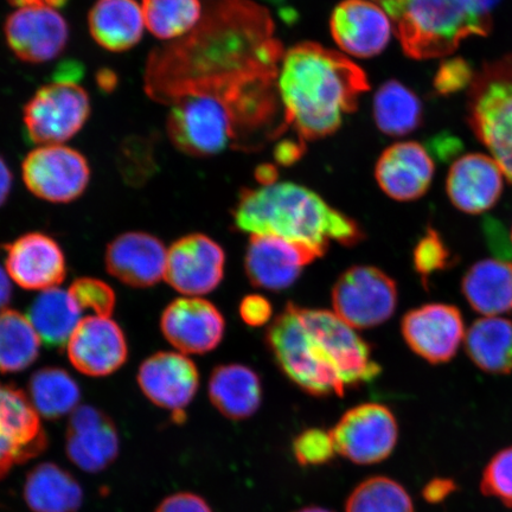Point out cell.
Wrapping results in <instances>:
<instances>
[{
	"instance_id": "cell-1",
	"label": "cell",
	"mask_w": 512,
	"mask_h": 512,
	"mask_svg": "<svg viewBox=\"0 0 512 512\" xmlns=\"http://www.w3.org/2000/svg\"><path fill=\"white\" fill-rule=\"evenodd\" d=\"M284 51L270 12L251 0H208L187 36L153 50L145 91L171 105L191 94H221L260 79H278Z\"/></svg>"
},
{
	"instance_id": "cell-2",
	"label": "cell",
	"mask_w": 512,
	"mask_h": 512,
	"mask_svg": "<svg viewBox=\"0 0 512 512\" xmlns=\"http://www.w3.org/2000/svg\"><path fill=\"white\" fill-rule=\"evenodd\" d=\"M266 342L287 379L319 398H341L381 373L370 345L335 312L288 304Z\"/></svg>"
},
{
	"instance_id": "cell-3",
	"label": "cell",
	"mask_w": 512,
	"mask_h": 512,
	"mask_svg": "<svg viewBox=\"0 0 512 512\" xmlns=\"http://www.w3.org/2000/svg\"><path fill=\"white\" fill-rule=\"evenodd\" d=\"M367 91V75L356 63L317 43L298 44L284 54L278 75L284 133L292 128L303 144L330 136Z\"/></svg>"
},
{
	"instance_id": "cell-4",
	"label": "cell",
	"mask_w": 512,
	"mask_h": 512,
	"mask_svg": "<svg viewBox=\"0 0 512 512\" xmlns=\"http://www.w3.org/2000/svg\"><path fill=\"white\" fill-rule=\"evenodd\" d=\"M233 219L240 232L303 242L323 252L331 241L351 247L364 238L356 221L316 192L291 182L242 190Z\"/></svg>"
},
{
	"instance_id": "cell-5",
	"label": "cell",
	"mask_w": 512,
	"mask_h": 512,
	"mask_svg": "<svg viewBox=\"0 0 512 512\" xmlns=\"http://www.w3.org/2000/svg\"><path fill=\"white\" fill-rule=\"evenodd\" d=\"M403 51L414 60L451 55L472 36H488L492 15L478 0H408L393 22Z\"/></svg>"
},
{
	"instance_id": "cell-6",
	"label": "cell",
	"mask_w": 512,
	"mask_h": 512,
	"mask_svg": "<svg viewBox=\"0 0 512 512\" xmlns=\"http://www.w3.org/2000/svg\"><path fill=\"white\" fill-rule=\"evenodd\" d=\"M466 120L512 185V54L486 61L467 93Z\"/></svg>"
},
{
	"instance_id": "cell-7",
	"label": "cell",
	"mask_w": 512,
	"mask_h": 512,
	"mask_svg": "<svg viewBox=\"0 0 512 512\" xmlns=\"http://www.w3.org/2000/svg\"><path fill=\"white\" fill-rule=\"evenodd\" d=\"M55 70L54 81L37 89L23 110L30 142L62 145L74 138L91 117V98L79 81Z\"/></svg>"
},
{
	"instance_id": "cell-8",
	"label": "cell",
	"mask_w": 512,
	"mask_h": 512,
	"mask_svg": "<svg viewBox=\"0 0 512 512\" xmlns=\"http://www.w3.org/2000/svg\"><path fill=\"white\" fill-rule=\"evenodd\" d=\"M398 305L395 281L379 268L354 266L332 288L336 315L352 329H370L392 318Z\"/></svg>"
},
{
	"instance_id": "cell-9",
	"label": "cell",
	"mask_w": 512,
	"mask_h": 512,
	"mask_svg": "<svg viewBox=\"0 0 512 512\" xmlns=\"http://www.w3.org/2000/svg\"><path fill=\"white\" fill-rule=\"evenodd\" d=\"M337 454L356 465H374L395 450L399 425L395 415L380 403H364L344 413L330 431Z\"/></svg>"
},
{
	"instance_id": "cell-10",
	"label": "cell",
	"mask_w": 512,
	"mask_h": 512,
	"mask_svg": "<svg viewBox=\"0 0 512 512\" xmlns=\"http://www.w3.org/2000/svg\"><path fill=\"white\" fill-rule=\"evenodd\" d=\"M22 175L27 188L41 200L69 203L86 191L91 181V166L72 147L44 145L25 157Z\"/></svg>"
},
{
	"instance_id": "cell-11",
	"label": "cell",
	"mask_w": 512,
	"mask_h": 512,
	"mask_svg": "<svg viewBox=\"0 0 512 512\" xmlns=\"http://www.w3.org/2000/svg\"><path fill=\"white\" fill-rule=\"evenodd\" d=\"M48 445L40 414L23 390L0 383V480Z\"/></svg>"
},
{
	"instance_id": "cell-12",
	"label": "cell",
	"mask_w": 512,
	"mask_h": 512,
	"mask_svg": "<svg viewBox=\"0 0 512 512\" xmlns=\"http://www.w3.org/2000/svg\"><path fill=\"white\" fill-rule=\"evenodd\" d=\"M401 331L414 354L431 364L452 361L466 335L462 312L457 306L441 303L407 312Z\"/></svg>"
},
{
	"instance_id": "cell-13",
	"label": "cell",
	"mask_w": 512,
	"mask_h": 512,
	"mask_svg": "<svg viewBox=\"0 0 512 512\" xmlns=\"http://www.w3.org/2000/svg\"><path fill=\"white\" fill-rule=\"evenodd\" d=\"M324 254L307 243L273 235H251L245 259L247 277L256 287L285 290L296 283L306 266Z\"/></svg>"
},
{
	"instance_id": "cell-14",
	"label": "cell",
	"mask_w": 512,
	"mask_h": 512,
	"mask_svg": "<svg viewBox=\"0 0 512 512\" xmlns=\"http://www.w3.org/2000/svg\"><path fill=\"white\" fill-rule=\"evenodd\" d=\"M224 264L226 254L219 243L207 235L191 234L169 249L164 278L185 296H204L221 284Z\"/></svg>"
},
{
	"instance_id": "cell-15",
	"label": "cell",
	"mask_w": 512,
	"mask_h": 512,
	"mask_svg": "<svg viewBox=\"0 0 512 512\" xmlns=\"http://www.w3.org/2000/svg\"><path fill=\"white\" fill-rule=\"evenodd\" d=\"M6 43L17 59L40 64L59 57L67 48L70 29L66 18L51 8H21L6 18Z\"/></svg>"
},
{
	"instance_id": "cell-16",
	"label": "cell",
	"mask_w": 512,
	"mask_h": 512,
	"mask_svg": "<svg viewBox=\"0 0 512 512\" xmlns=\"http://www.w3.org/2000/svg\"><path fill=\"white\" fill-rule=\"evenodd\" d=\"M138 383L147 399L182 422L184 409L200 386V375L195 363L181 352H158L140 366Z\"/></svg>"
},
{
	"instance_id": "cell-17",
	"label": "cell",
	"mask_w": 512,
	"mask_h": 512,
	"mask_svg": "<svg viewBox=\"0 0 512 512\" xmlns=\"http://www.w3.org/2000/svg\"><path fill=\"white\" fill-rule=\"evenodd\" d=\"M163 335L182 354L203 355L222 341L226 322L222 313L208 300L178 298L163 312Z\"/></svg>"
},
{
	"instance_id": "cell-18",
	"label": "cell",
	"mask_w": 512,
	"mask_h": 512,
	"mask_svg": "<svg viewBox=\"0 0 512 512\" xmlns=\"http://www.w3.org/2000/svg\"><path fill=\"white\" fill-rule=\"evenodd\" d=\"M67 348L73 366L92 377L113 374L123 367L128 354L123 330L110 317L101 316L83 318Z\"/></svg>"
},
{
	"instance_id": "cell-19",
	"label": "cell",
	"mask_w": 512,
	"mask_h": 512,
	"mask_svg": "<svg viewBox=\"0 0 512 512\" xmlns=\"http://www.w3.org/2000/svg\"><path fill=\"white\" fill-rule=\"evenodd\" d=\"M330 25L339 48L360 59L381 54L393 31L389 16L370 0H344L334 10Z\"/></svg>"
},
{
	"instance_id": "cell-20",
	"label": "cell",
	"mask_w": 512,
	"mask_h": 512,
	"mask_svg": "<svg viewBox=\"0 0 512 512\" xmlns=\"http://www.w3.org/2000/svg\"><path fill=\"white\" fill-rule=\"evenodd\" d=\"M5 249L6 272L25 290L47 291L62 284L66 278V258L62 249L46 234L23 235Z\"/></svg>"
},
{
	"instance_id": "cell-21",
	"label": "cell",
	"mask_w": 512,
	"mask_h": 512,
	"mask_svg": "<svg viewBox=\"0 0 512 512\" xmlns=\"http://www.w3.org/2000/svg\"><path fill=\"white\" fill-rule=\"evenodd\" d=\"M119 434L110 416L91 406L70 414L66 450L68 458L82 471L107 469L119 454Z\"/></svg>"
},
{
	"instance_id": "cell-22",
	"label": "cell",
	"mask_w": 512,
	"mask_h": 512,
	"mask_svg": "<svg viewBox=\"0 0 512 512\" xmlns=\"http://www.w3.org/2000/svg\"><path fill=\"white\" fill-rule=\"evenodd\" d=\"M503 189L502 170L483 153L460 157L448 171L447 196L453 207L465 214L479 215L494 208L501 200Z\"/></svg>"
},
{
	"instance_id": "cell-23",
	"label": "cell",
	"mask_w": 512,
	"mask_h": 512,
	"mask_svg": "<svg viewBox=\"0 0 512 512\" xmlns=\"http://www.w3.org/2000/svg\"><path fill=\"white\" fill-rule=\"evenodd\" d=\"M435 166L430 153L419 143L388 147L376 164L375 177L383 192L399 202L419 200L430 189Z\"/></svg>"
},
{
	"instance_id": "cell-24",
	"label": "cell",
	"mask_w": 512,
	"mask_h": 512,
	"mask_svg": "<svg viewBox=\"0 0 512 512\" xmlns=\"http://www.w3.org/2000/svg\"><path fill=\"white\" fill-rule=\"evenodd\" d=\"M168 251L156 236L125 233L107 247V271L128 286L151 287L165 277Z\"/></svg>"
},
{
	"instance_id": "cell-25",
	"label": "cell",
	"mask_w": 512,
	"mask_h": 512,
	"mask_svg": "<svg viewBox=\"0 0 512 512\" xmlns=\"http://www.w3.org/2000/svg\"><path fill=\"white\" fill-rule=\"evenodd\" d=\"M88 27L101 48L124 53L142 41L143 9L136 0H98L89 11Z\"/></svg>"
},
{
	"instance_id": "cell-26",
	"label": "cell",
	"mask_w": 512,
	"mask_h": 512,
	"mask_svg": "<svg viewBox=\"0 0 512 512\" xmlns=\"http://www.w3.org/2000/svg\"><path fill=\"white\" fill-rule=\"evenodd\" d=\"M462 293L473 311L496 317L512 311V262L484 259L473 264L462 279Z\"/></svg>"
},
{
	"instance_id": "cell-27",
	"label": "cell",
	"mask_w": 512,
	"mask_h": 512,
	"mask_svg": "<svg viewBox=\"0 0 512 512\" xmlns=\"http://www.w3.org/2000/svg\"><path fill=\"white\" fill-rule=\"evenodd\" d=\"M209 398L223 416L240 421L251 418L261 405L258 374L241 364L217 367L210 376Z\"/></svg>"
},
{
	"instance_id": "cell-28",
	"label": "cell",
	"mask_w": 512,
	"mask_h": 512,
	"mask_svg": "<svg viewBox=\"0 0 512 512\" xmlns=\"http://www.w3.org/2000/svg\"><path fill=\"white\" fill-rule=\"evenodd\" d=\"M464 342L467 356L484 373H512V320L479 318L466 331Z\"/></svg>"
},
{
	"instance_id": "cell-29",
	"label": "cell",
	"mask_w": 512,
	"mask_h": 512,
	"mask_svg": "<svg viewBox=\"0 0 512 512\" xmlns=\"http://www.w3.org/2000/svg\"><path fill=\"white\" fill-rule=\"evenodd\" d=\"M24 498L32 512H76L82 505L83 491L78 480L61 466L43 463L25 480Z\"/></svg>"
},
{
	"instance_id": "cell-30",
	"label": "cell",
	"mask_w": 512,
	"mask_h": 512,
	"mask_svg": "<svg viewBox=\"0 0 512 512\" xmlns=\"http://www.w3.org/2000/svg\"><path fill=\"white\" fill-rule=\"evenodd\" d=\"M82 313L69 291L54 287L34 300L28 318L47 347L62 349L81 323Z\"/></svg>"
},
{
	"instance_id": "cell-31",
	"label": "cell",
	"mask_w": 512,
	"mask_h": 512,
	"mask_svg": "<svg viewBox=\"0 0 512 512\" xmlns=\"http://www.w3.org/2000/svg\"><path fill=\"white\" fill-rule=\"evenodd\" d=\"M422 104L418 95L390 80L379 88L374 99V118L377 127L387 136L402 137L422 124Z\"/></svg>"
},
{
	"instance_id": "cell-32",
	"label": "cell",
	"mask_w": 512,
	"mask_h": 512,
	"mask_svg": "<svg viewBox=\"0 0 512 512\" xmlns=\"http://www.w3.org/2000/svg\"><path fill=\"white\" fill-rule=\"evenodd\" d=\"M41 338L28 316L17 311L0 312V373L28 369L40 355Z\"/></svg>"
},
{
	"instance_id": "cell-33",
	"label": "cell",
	"mask_w": 512,
	"mask_h": 512,
	"mask_svg": "<svg viewBox=\"0 0 512 512\" xmlns=\"http://www.w3.org/2000/svg\"><path fill=\"white\" fill-rule=\"evenodd\" d=\"M80 398L78 383L63 369L44 368L31 376L29 399L43 418L55 420L72 414Z\"/></svg>"
},
{
	"instance_id": "cell-34",
	"label": "cell",
	"mask_w": 512,
	"mask_h": 512,
	"mask_svg": "<svg viewBox=\"0 0 512 512\" xmlns=\"http://www.w3.org/2000/svg\"><path fill=\"white\" fill-rule=\"evenodd\" d=\"M146 28L159 40L187 36L201 22L200 0H143Z\"/></svg>"
},
{
	"instance_id": "cell-35",
	"label": "cell",
	"mask_w": 512,
	"mask_h": 512,
	"mask_svg": "<svg viewBox=\"0 0 512 512\" xmlns=\"http://www.w3.org/2000/svg\"><path fill=\"white\" fill-rule=\"evenodd\" d=\"M345 512H415L413 499L396 480L374 476L352 490Z\"/></svg>"
},
{
	"instance_id": "cell-36",
	"label": "cell",
	"mask_w": 512,
	"mask_h": 512,
	"mask_svg": "<svg viewBox=\"0 0 512 512\" xmlns=\"http://www.w3.org/2000/svg\"><path fill=\"white\" fill-rule=\"evenodd\" d=\"M413 261L415 271L419 273L424 284L434 273L446 271L456 264V258L446 246L437 230L428 228L424 238L414 249Z\"/></svg>"
},
{
	"instance_id": "cell-37",
	"label": "cell",
	"mask_w": 512,
	"mask_h": 512,
	"mask_svg": "<svg viewBox=\"0 0 512 512\" xmlns=\"http://www.w3.org/2000/svg\"><path fill=\"white\" fill-rule=\"evenodd\" d=\"M480 490L486 497L512 508V446L491 458L480 480Z\"/></svg>"
},
{
	"instance_id": "cell-38",
	"label": "cell",
	"mask_w": 512,
	"mask_h": 512,
	"mask_svg": "<svg viewBox=\"0 0 512 512\" xmlns=\"http://www.w3.org/2000/svg\"><path fill=\"white\" fill-rule=\"evenodd\" d=\"M293 454L304 467L329 464L337 451L331 432L322 428H309L293 440Z\"/></svg>"
},
{
	"instance_id": "cell-39",
	"label": "cell",
	"mask_w": 512,
	"mask_h": 512,
	"mask_svg": "<svg viewBox=\"0 0 512 512\" xmlns=\"http://www.w3.org/2000/svg\"><path fill=\"white\" fill-rule=\"evenodd\" d=\"M120 172L132 185L143 184L155 171L156 160L150 142L142 138H131L121 146Z\"/></svg>"
},
{
	"instance_id": "cell-40",
	"label": "cell",
	"mask_w": 512,
	"mask_h": 512,
	"mask_svg": "<svg viewBox=\"0 0 512 512\" xmlns=\"http://www.w3.org/2000/svg\"><path fill=\"white\" fill-rule=\"evenodd\" d=\"M68 291L82 312L92 310L95 316L111 317L115 307V293L104 281L82 278L74 281Z\"/></svg>"
},
{
	"instance_id": "cell-41",
	"label": "cell",
	"mask_w": 512,
	"mask_h": 512,
	"mask_svg": "<svg viewBox=\"0 0 512 512\" xmlns=\"http://www.w3.org/2000/svg\"><path fill=\"white\" fill-rule=\"evenodd\" d=\"M477 70L463 57H451L441 62L433 86L439 95H453L470 88Z\"/></svg>"
},
{
	"instance_id": "cell-42",
	"label": "cell",
	"mask_w": 512,
	"mask_h": 512,
	"mask_svg": "<svg viewBox=\"0 0 512 512\" xmlns=\"http://www.w3.org/2000/svg\"><path fill=\"white\" fill-rule=\"evenodd\" d=\"M273 309L270 302L259 294H252L242 300L240 316L249 326H262L270 322Z\"/></svg>"
},
{
	"instance_id": "cell-43",
	"label": "cell",
	"mask_w": 512,
	"mask_h": 512,
	"mask_svg": "<svg viewBox=\"0 0 512 512\" xmlns=\"http://www.w3.org/2000/svg\"><path fill=\"white\" fill-rule=\"evenodd\" d=\"M156 512H213V510L201 496L191 492H178L165 498Z\"/></svg>"
},
{
	"instance_id": "cell-44",
	"label": "cell",
	"mask_w": 512,
	"mask_h": 512,
	"mask_svg": "<svg viewBox=\"0 0 512 512\" xmlns=\"http://www.w3.org/2000/svg\"><path fill=\"white\" fill-rule=\"evenodd\" d=\"M456 490V484L450 479L434 478L425 485L422 496L428 503H440Z\"/></svg>"
},
{
	"instance_id": "cell-45",
	"label": "cell",
	"mask_w": 512,
	"mask_h": 512,
	"mask_svg": "<svg viewBox=\"0 0 512 512\" xmlns=\"http://www.w3.org/2000/svg\"><path fill=\"white\" fill-rule=\"evenodd\" d=\"M303 152V143H296L292 142V140H288V142L278 146L277 152H275V157H277L280 164L288 165L296 162L297 159L302 157Z\"/></svg>"
},
{
	"instance_id": "cell-46",
	"label": "cell",
	"mask_w": 512,
	"mask_h": 512,
	"mask_svg": "<svg viewBox=\"0 0 512 512\" xmlns=\"http://www.w3.org/2000/svg\"><path fill=\"white\" fill-rule=\"evenodd\" d=\"M12 184H14V175L5 159L0 156V207H3V204L8 201Z\"/></svg>"
},
{
	"instance_id": "cell-47",
	"label": "cell",
	"mask_w": 512,
	"mask_h": 512,
	"mask_svg": "<svg viewBox=\"0 0 512 512\" xmlns=\"http://www.w3.org/2000/svg\"><path fill=\"white\" fill-rule=\"evenodd\" d=\"M10 4L21 8H51L60 9L66 6L68 0H9Z\"/></svg>"
},
{
	"instance_id": "cell-48",
	"label": "cell",
	"mask_w": 512,
	"mask_h": 512,
	"mask_svg": "<svg viewBox=\"0 0 512 512\" xmlns=\"http://www.w3.org/2000/svg\"><path fill=\"white\" fill-rule=\"evenodd\" d=\"M8 272L0 266V312L6 310V306L11 302L12 284Z\"/></svg>"
},
{
	"instance_id": "cell-49",
	"label": "cell",
	"mask_w": 512,
	"mask_h": 512,
	"mask_svg": "<svg viewBox=\"0 0 512 512\" xmlns=\"http://www.w3.org/2000/svg\"><path fill=\"white\" fill-rule=\"evenodd\" d=\"M370 2L379 5L394 22L395 19L400 16L403 8H405L408 3V0H370Z\"/></svg>"
},
{
	"instance_id": "cell-50",
	"label": "cell",
	"mask_w": 512,
	"mask_h": 512,
	"mask_svg": "<svg viewBox=\"0 0 512 512\" xmlns=\"http://www.w3.org/2000/svg\"><path fill=\"white\" fill-rule=\"evenodd\" d=\"M98 85L102 92H112L114 87L118 85V76L110 69H102L98 74Z\"/></svg>"
},
{
	"instance_id": "cell-51",
	"label": "cell",
	"mask_w": 512,
	"mask_h": 512,
	"mask_svg": "<svg viewBox=\"0 0 512 512\" xmlns=\"http://www.w3.org/2000/svg\"><path fill=\"white\" fill-rule=\"evenodd\" d=\"M478 2L485 12H488L489 15H492V11H494L496 8L499 0H478Z\"/></svg>"
},
{
	"instance_id": "cell-52",
	"label": "cell",
	"mask_w": 512,
	"mask_h": 512,
	"mask_svg": "<svg viewBox=\"0 0 512 512\" xmlns=\"http://www.w3.org/2000/svg\"><path fill=\"white\" fill-rule=\"evenodd\" d=\"M296 512H334L322 507H305L303 509L297 510Z\"/></svg>"
},
{
	"instance_id": "cell-53",
	"label": "cell",
	"mask_w": 512,
	"mask_h": 512,
	"mask_svg": "<svg viewBox=\"0 0 512 512\" xmlns=\"http://www.w3.org/2000/svg\"><path fill=\"white\" fill-rule=\"evenodd\" d=\"M510 238H511V242H512V229H511V236H510Z\"/></svg>"
}]
</instances>
